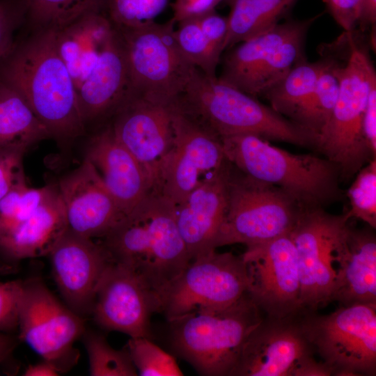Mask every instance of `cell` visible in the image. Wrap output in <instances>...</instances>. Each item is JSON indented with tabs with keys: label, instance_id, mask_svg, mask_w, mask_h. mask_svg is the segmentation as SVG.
Listing matches in <instances>:
<instances>
[{
	"label": "cell",
	"instance_id": "obj_1",
	"mask_svg": "<svg viewBox=\"0 0 376 376\" xmlns=\"http://www.w3.org/2000/svg\"><path fill=\"white\" fill-rule=\"evenodd\" d=\"M86 125L112 116L130 92L124 40L105 11L54 30Z\"/></svg>",
	"mask_w": 376,
	"mask_h": 376
},
{
	"label": "cell",
	"instance_id": "obj_2",
	"mask_svg": "<svg viewBox=\"0 0 376 376\" xmlns=\"http://www.w3.org/2000/svg\"><path fill=\"white\" fill-rule=\"evenodd\" d=\"M0 81L22 96L51 138L68 143L84 134L86 125L56 50L54 30H33L24 38H17L0 63Z\"/></svg>",
	"mask_w": 376,
	"mask_h": 376
},
{
	"label": "cell",
	"instance_id": "obj_3",
	"mask_svg": "<svg viewBox=\"0 0 376 376\" xmlns=\"http://www.w3.org/2000/svg\"><path fill=\"white\" fill-rule=\"evenodd\" d=\"M102 238L113 260L133 271L158 296L190 262L176 224L175 205L152 190Z\"/></svg>",
	"mask_w": 376,
	"mask_h": 376
},
{
	"label": "cell",
	"instance_id": "obj_4",
	"mask_svg": "<svg viewBox=\"0 0 376 376\" xmlns=\"http://www.w3.org/2000/svg\"><path fill=\"white\" fill-rule=\"evenodd\" d=\"M174 105L219 139L252 134L299 146L315 145V137L296 123L256 97L197 68Z\"/></svg>",
	"mask_w": 376,
	"mask_h": 376
},
{
	"label": "cell",
	"instance_id": "obj_5",
	"mask_svg": "<svg viewBox=\"0 0 376 376\" xmlns=\"http://www.w3.org/2000/svg\"><path fill=\"white\" fill-rule=\"evenodd\" d=\"M220 141L226 159L238 170L283 189L304 207H322L340 194L339 171L327 159L292 153L252 134Z\"/></svg>",
	"mask_w": 376,
	"mask_h": 376
},
{
	"label": "cell",
	"instance_id": "obj_6",
	"mask_svg": "<svg viewBox=\"0 0 376 376\" xmlns=\"http://www.w3.org/2000/svg\"><path fill=\"white\" fill-rule=\"evenodd\" d=\"M262 311L245 293L221 309H199L169 321L175 352L201 375L230 376Z\"/></svg>",
	"mask_w": 376,
	"mask_h": 376
},
{
	"label": "cell",
	"instance_id": "obj_7",
	"mask_svg": "<svg viewBox=\"0 0 376 376\" xmlns=\"http://www.w3.org/2000/svg\"><path fill=\"white\" fill-rule=\"evenodd\" d=\"M345 61L336 59L339 89L331 117L318 137L315 146L338 168L340 177L349 179L375 159L363 134V116L376 74L366 48L347 33Z\"/></svg>",
	"mask_w": 376,
	"mask_h": 376
},
{
	"label": "cell",
	"instance_id": "obj_8",
	"mask_svg": "<svg viewBox=\"0 0 376 376\" xmlns=\"http://www.w3.org/2000/svg\"><path fill=\"white\" fill-rule=\"evenodd\" d=\"M304 208L283 189L251 178L230 163L228 207L215 248L247 247L289 234Z\"/></svg>",
	"mask_w": 376,
	"mask_h": 376
},
{
	"label": "cell",
	"instance_id": "obj_9",
	"mask_svg": "<svg viewBox=\"0 0 376 376\" xmlns=\"http://www.w3.org/2000/svg\"><path fill=\"white\" fill-rule=\"evenodd\" d=\"M300 321L331 375H376V304L340 306L327 315L301 310Z\"/></svg>",
	"mask_w": 376,
	"mask_h": 376
},
{
	"label": "cell",
	"instance_id": "obj_10",
	"mask_svg": "<svg viewBox=\"0 0 376 376\" xmlns=\"http://www.w3.org/2000/svg\"><path fill=\"white\" fill-rule=\"evenodd\" d=\"M171 19L120 30L125 44L130 92L173 104L196 68L181 52Z\"/></svg>",
	"mask_w": 376,
	"mask_h": 376
},
{
	"label": "cell",
	"instance_id": "obj_11",
	"mask_svg": "<svg viewBox=\"0 0 376 376\" xmlns=\"http://www.w3.org/2000/svg\"><path fill=\"white\" fill-rule=\"evenodd\" d=\"M247 290L242 256L214 249L191 260L159 294L160 313L171 321L196 310L224 308Z\"/></svg>",
	"mask_w": 376,
	"mask_h": 376
},
{
	"label": "cell",
	"instance_id": "obj_12",
	"mask_svg": "<svg viewBox=\"0 0 376 376\" xmlns=\"http://www.w3.org/2000/svg\"><path fill=\"white\" fill-rule=\"evenodd\" d=\"M300 311L263 318L246 338L230 376H331L315 358Z\"/></svg>",
	"mask_w": 376,
	"mask_h": 376
},
{
	"label": "cell",
	"instance_id": "obj_13",
	"mask_svg": "<svg viewBox=\"0 0 376 376\" xmlns=\"http://www.w3.org/2000/svg\"><path fill=\"white\" fill-rule=\"evenodd\" d=\"M82 318L58 301L40 280L23 281L19 338L61 373L77 362L79 353L73 345L86 330Z\"/></svg>",
	"mask_w": 376,
	"mask_h": 376
},
{
	"label": "cell",
	"instance_id": "obj_14",
	"mask_svg": "<svg viewBox=\"0 0 376 376\" xmlns=\"http://www.w3.org/2000/svg\"><path fill=\"white\" fill-rule=\"evenodd\" d=\"M349 220L346 213L335 215L322 207H306L290 232L297 252L302 310L317 311L331 302L334 256Z\"/></svg>",
	"mask_w": 376,
	"mask_h": 376
},
{
	"label": "cell",
	"instance_id": "obj_15",
	"mask_svg": "<svg viewBox=\"0 0 376 376\" xmlns=\"http://www.w3.org/2000/svg\"><path fill=\"white\" fill-rule=\"evenodd\" d=\"M228 162L220 139L174 105L173 144L159 164L152 190L177 206Z\"/></svg>",
	"mask_w": 376,
	"mask_h": 376
},
{
	"label": "cell",
	"instance_id": "obj_16",
	"mask_svg": "<svg viewBox=\"0 0 376 376\" xmlns=\"http://www.w3.org/2000/svg\"><path fill=\"white\" fill-rule=\"evenodd\" d=\"M247 292L262 313L283 317L301 310L296 249L289 234L247 246Z\"/></svg>",
	"mask_w": 376,
	"mask_h": 376
},
{
	"label": "cell",
	"instance_id": "obj_17",
	"mask_svg": "<svg viewBox=\"0 0 376 376\" xmlns=\"http://www.w3.org/2000/svg\"><path fill=\"white\" fill-rule=\"evenodd\" d=\"M160 311L158 295L133 271L113 260L100 280L91 315L105 330L150 338L151 316Z\"/></svg>",
	"mask_w": 376,
	"mask_h": 376
},
{
	"label": "cell",
	"instance_id": "obj_18",
	"mask_svg": "<svg viewBox=\"0 0 376 376\" xmlns=\"http://www.w3.org/2000/svg\"><path fill=\"white\" fill-rule=\"evenodd\" d=\"M173 103L130 92L112 116L115 136L142 166L152 188L159 164L173 144Z\"/></svg>",
	"mask_w": 376,
	"mask_h": 376
},
{
	"label": "cell",
	"instance_id": "obj_19",
	"mask_svg": "<svg viewBox=\"0 0 376 376\" xmlns=\"http://www.w3.org/2000/svg\"><path fill=\"white\" fill-rule=\"evenodd\" d=\"M47 256L65 304L81 317L91 315L100 280L113 262L108 250L67 228Z\"/></svg>",
	"mask_w": 376,
	"mask_h": 376
},
{
	"label": "cell",
	"instance_id": "obj_20",
	"mask_svg": "<svg viewBox=\"0 0 376 376\" xmlns=\"http://www.w3.org/2000/svg\"><path fill=\"white\" fill-rule=\"evenodd\" d=\"M67 228L88 237H103L125 215L95 166L86 159L56 183Z\"/></svg>",
	"mask_w": 376,
	"mask_h": 376
},
{
	"label": "cell",
	"instance_id": "obj_21",
	"mask_svg": "<svg viewBox=\"0 0 376 376\" xmlns=\"http://www.w3.org/2000/svg\"><path fill=\"white\" fill-rule=\"evenodd\" d=\"M229 161L205 178L175 206L176 224L190 261L216 249L228 207Z\"/></svg>",
	"mask_w": 376,
	"mask_h": 376
},
{
	"label": "cell",
	"instance_id": "obj_22",
	"mask_svg": "<svg viewBox=\"0 0 376 376\" xmlns=\"http://www.w3.org/2000/svg\"><path fill=\"white\" fill-rule=\"evenodd\" d=\"M334 263L331 301L340 306L376 304V238L372 230L348 224L336 246Z\"/></svg>",
	"mask_w": 376,
	"mask_h": 376
},
{
	"label": "cell",
	"instance_id": "obj_23",
	"mask_svg": "<svg viewBox=\"0 0 376 376\" xmlns=\"http://www.w3.org/2000/svg\"><path fill=\"white\" fill-rule=\"evenodd\" d=\"M85 159L95 166L125 214L152 189L143 169L118 141L110 125L91 137Z\"/></svg>",
	"mask_w": 376,
	"mask_h": 376
},
{
	"label": "cell",
	"instance_id": "obj_24",
	"mask_svg": "<svg viewBox=\"0 0 376 376\" xmlns=\"http://www.w3.org/2000/svg\"><path fill=\"white\" fill-rule=\"evenodd\" d=\"M304 21L278 23L240 42L225 56L219 78L251 96L260 95L263 79L276 52Z\"/></svg>",
	"mask_w": 376,
	"mask_h": 376
},
{
	"label": "cell",
	"instance_id": "obj_25",
	"mask_svg": "<svg viewBox=\"0 0 376 376\" xmlns=\"http://www.w3.org/2000/svg\"><path fill=\"white\" fill-rule=\"evenodd\" d=\"M66 229L63 205L57 189L28 218L0 230V253L14 262L47 256Z\"/></svg>",
	"mask_w": 376,
	"mask_h": 376
},
{
	"label": "cell",
	"instance_id": "obj_26",
	"mask_svg": "<svg viewBox=\"0 0 376 376\" xmlns=\"http://www.w3.org/2000/svg\"><path fill=\"white\" fill-rule=\"evenodd\" d=\"M51 138L22 96L0 81V152H25L40 141Z\"/></svg>",
	"mask_w": 376,
	"mask_h": 376
},
{
	"label": "cell",
	"instance_id": "obj_27",
	"mask_svg": "<svg viewBox=\"0 0 376 376\" xmlns=\"http://www.w3.org/2000/svg\"><path fill=\"white\" fill-rule=\"evenodd\" d=\"M297 0H229L224 50L279 23Z\"/></svg>",
	"mask_w": 376,
	"mask_h": 376
},
{
	"label": "cell",
	"instance_id": "obj_28",
	"mask_svg": "<svg viewBox=\"0 0 376 376\" xmlns=\"http://www.w3.org/2000/svg\"><path fill=\"white\" fill-rule=\"evenodd\" d=\"M325 63V58L313 63L306 59L299 62L262 95L271 108L291 120L313 91Z\"/></svg>",
	"mask_w": 376,
	"mask_h": 376
},
{
	"label": "cell",
	"instance_id": "obj_29",
	"mask_svg": "<svg viewBox=\"0 0 376 376\" xmlns=\"http://www.w3.org/2000/svg\"><path fill=\"white\" fill-rule=\"evenodd\" d=\"M325 58V65L313 91L291 119L311 134L316 142L331 117L339 89L336 59Z\"/></svg>",
	"mask_w": 376,
	"mask_h": 376
},
{
	"label": "cell",
	"instance_id": "obj_30",
	"mask_svg": "<svg viewBox=\"0 0 376 376\" xmlns=\"http://www.w3.org/2000/svg\"><path fill=\"white\" fill-rule=\"evenodd\" d=\"M109 0H28L25 23L33 30L59 29L86 15L105 11Z\"/></svg>",
	"mask_w": 376,
	"mask_h": 376
},
{
	"label": "cell",
	"instance_id": "obj_31",
	"mask_svg": "<svg viewBox=\"0 0 376 376\" xmlns=\"http://www.w3.org/2000/svg\"><path fill=\"white\" fill-rule=\"evenodd\" d=\"M87 352L92 376H136L138 372L125 346L113 348L102 334L86 331L81 337Z\"/></svg>",
	"mask_w": 376,
	"mask_h": 376
},
{
	"label": "cell",
	"instance_id": "obj_32",
	"mask_svg": "<svg viewBox=\"0 0 376 376\" xmlns=\"http://www.w3.org/2000/svg\"><path fill=\"white\" fill-rule=\"evenodd\" d=\"M175 30L177 44L188 61L204 74L216 77V69L221 53L204 35L198 17L178 22Z\"/></svg>",
	"mask_w": 376,
	"mask_h": 376
},
{
	"label": "cell",
	"instance_id": "obj_33",
	"mask_svg": "<svg viewBox=\"0 0 376 376\" xmlns=\"http://www.w3.org/2000/svg\"><path fill=\"white\" fill-rule=\"evenodd\" d=\"M57 189L56 183L39 188L29 187L26 180L16 184L0 200V230L28 218Z\"/></svg>",
	"mask_w": 376,
	"mask_h": 376
},
{
	"label": "cell",
	"instance_id": "obj_34",
	"mask_svg": "<svg viewBox=\"0 0 376 376\" xmlns=\"http://www.w3.org/2000/svg\"><path fill=\"white\" fill-rule=\"evenodd\" d=\"M125 346L139 375H183L175 359L150 338H130Z\"/></svg>",
	"mask_w": 376,
	"mask_h": 376
},
{
	"label": "cell",
	"instance_id": "obj_35",
	"mask_svg": "<svg viewBox=\"0 0 376 376\" xmlns=\"http://www.w3.org/2000/svg\"><path fill=\"white\" fill-rule=\"evenodd\" d=\"M350 210L347 217L366 222L370 228H376V161H370L358 172L347 191Z\"/></svg>",
	"mask_w": 376,
	"mask_h": 376
},
{
	"label": "cell",
	"instance_id": "obj_36",
	"mask_svg": "<svg viewBox=\"0 0 376 376\" xmlns=\"http://www.w3.org/2000/svg\"><path fill=\"white\" fill-rule=\"evenodd\" d=\"M170 0H109L105 12L119 29L139 27L155 22Z\"/></svg>",
	"mask_w": 376,
	"mask_h": 376
},
{
	"label": "cell",
	"instance_id": "obj_37",
	"mask_svg": "<svg viewBox=\"0 0 376 376\" xmlns=\"http://www.w3.org/2000/svg\"><path fill=\"white\" fill-rule=\"evenodd\" d=\"M28 0H0V63L13 49L15 33L25 24Z\"/></svg>",
	"mask_w": 376,
	"mask_h": 376
},
{
	"label": "cell",
	"instance_id": "obj_38",
	"mask_svg": "<svg viewBox=\"0 0 376 376\" xmlns=\"http://www.w3.org/2000/svg\"><path fill=\"white\" fill-rule=\"evenodd\" d=\"M23 281L0 283V333L18 327V315Z\"/></svg>",
	"mask_w": 376,
	"mask_h": 376
},
{
	"label": "cell",
	"instance_id": "obj_39",
	"mask_svg": "<svg viewBox=\"0 0 376 376\" xmlns=\"http://www.w3.org/2000/svg\"><path fill=\"white\" fill-rule=\"evenodd\" d=\"M24 153L0 152V200L18 182L25 180L22 166Z\"/></svg>",
	"mask_w": 376,
	"mask_h": 376
},
{
	"label": "cell",
	"instance_id": "obj_40",
	"mask_svg": "<svg viewBox=\"0 0 376 376\" xmlns=\"http://www.w3.org/2000/svg\"><path fill=\"white\" fill-rule=\"evenodd\" d=\"M336 23L345 32L357 26L361 0H322Z\"/></svg>",
	"mask_w": 376,
	"mask_h": 376
},
{
	"label": "cell",
	"instance_id": "obj_41",
	"mask_svg": "<svg viewBox=\"0 0 376 376\" xmlns=\"http://www.w3.org/2000/svg\"><path fill=\"white\" fill-rule=\"evenodd\" d=\"M223 0H175L173 3L172 19L178 23L185 19L196 18L214 11Z\"/></svg>",
	"mask_w": 376,
	"mask_h": 376
},
{
	"label": "cell",
	"instance_id": "obj_42",
	"mask_svg": "<svg viewBox=\"0 0 376 376\" xmlns=\"http://www.w3.org/2000/svg\"><path fill=\"white\" fill-rule=\"evenodd\" d=\"M363 134L366 143L375 156L376 154V84L370 89L363 121Z\"/></svg>",
	"mask_w": 376,
	"mask_h": 376
},
{
	"label": "cell",
	"instance_id": "obj_43",
	"mask_svg": "<svg viewBox=\"0 0 376 376\" xmlns=\"http://www.w3.org/2000/svg\"><path fill=\"white\" fill-rule=\"evenodd\" d=\"M376 22V0H361L357 25L361 29H373Z\"/></svg>",
	"mask_w": 376,
	"mask_h": 376
},
{
	"label": "cell",
	"instance_id": "obj_44",
	"mask_svg": "<svg viewBox=\"0 0 376 376\" xmlns=\"http://www.w3.org/2000/svg\"><path fill=\"white\" fill-rule=\"evenodd\" d=\"M61 371L50 361L42 359L41 362L29 365L24 373L25 376H57Z\"/></svg>",
	"mask_w": 376,
	"mask_h": 376
},
{
	"label": "cell",
	"instance_id": "obj_45",
	"mask_svg": "<svg viewBox=\"0 0 376 376\" xmlns=\"http://www.w3.org/2000/svg\"><path fill=\"white\" fill-rule=\"evenodd\" d=\"M15 342L10 336L0 333V357L6 359L13 351Z\"/></svg>",
	"mask_w": 376,
	"mask_h": 376
},
{
	"label": "cell",
	"instance_id": "obj_46",
	"mask_svg": "<svg viewBox=\"0 0 376 376\" xmlns=\"http://www.w3.org/2000/svg\"><path fill=\"white\" fill-rule=\"evenodd\" d=\"M3 360H4L3 359L0 358V365H1V363L3 362Z\"/></svg>",
	"mask_w": 376,
	"mask_h": 376
}]
</instances>
